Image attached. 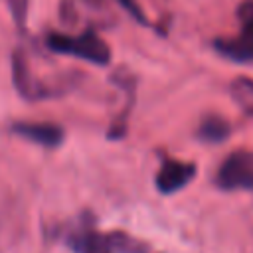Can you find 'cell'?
Here are the masks:
<instances>
[{
  "instance_id": "obj_1",
  "label": "cell",
  "mask_w": 253,
  "mask_h": 253,
  "mask_svg": "<svg viewBox=\"0 0 253 253\" xmlns=\"http://www.w3.org/2000/svg\"><path fill=\"white\" fill-rule=\"evenodd\" d=\"M47 45L51 51H57L63 55H73V57H79V59H85V61H91L97 65H107L111 59L109 45L91 30L81 36L49 34Z\"/></svg>"
},
{
  "instance_id": "obj_2",
  "label": "cell",
  "mask_w": 253,
  "mask_h": 253,
  "mask_svg": "<svg viewBox=\"0 0 253 253\" xmlns=\"http://www.w3.org/2000/svg\"><path fill=\"white\" fill-rule=\"evenodd\" d=\"M215 182L223 190H253V152H231L221 162Z\"/></svg>"
},
{
  "instance_id": "obj_3",
  "label": "cell",
  "mask_w": 253,
  "mask_h": 253,
  "mask_svg": "<svg viewBox=\"0 0 253 253\" xmlns=\"http://www.w3.org/2000/svg\"><path fill=\"white\" fill-rule=\"evenodd\" d=\"M196 176V166L192 162H182V160H164L158 174H156V188L162 194H174L188 186L192 178Z\"/></svg>"
},
{
  "instance_id": "obj_4",
  "label": "cell",
  "mask_w": 253,
  "mask_h": 253,
  "mask_svg": "<svg viewBox=\"0 0 253 253\" xmlns=\"http://www.w3.org/2000/svg\"><path fill=\"white\" fill-rule=\"evenodd\" d=\"M14 132H18L20 136L42 144V146H59L63 140V128H59L53 123H16L14 125Z\"/></svg>"
},
{
  "instance_id": "obj_5",
  "label": "cell",
  "mask_w": 253,
  "mask_h": 253,
  "mask_svg": "<svg viewBox=\"0 0 253 253\" xmlns=\"http://www.w3.org/2000/svg\"><path fill=\"white\" fill-rule=\"evenodd\" d=\"M69 247L75 253H113L111 237L95 231V229H77L67 239Z\"/></svg>"
},
{
  "instance_id": "obj_6",
  "label": "cell",
  "mask_w": 253,
  "mask_h": 253,
  "mask_svg": "<svg viewBox=\"0 0 253 253\" xmlns=\"http://www.w3.org/2000/svg\"><path fill=\"white\" fill-rule=\"evenodd\" d=\"M215 49L225 55L231 61L237 63H249L253 61V40L247 38L245 34H239L235 38H225L215 42Z\"/></svg>"
},
{
  "instance_id": "obj_7",
  "label": "cell",
  "mask_w": 253,
  "mask_h": 253,
  "mask_svg": "<svg viewBox=\"0 0 253 253\" xmlns=\"http://www.w3.org/2000/svg\"><path fill=\"white\" fill-rule=\"evenodd\" d=\"M229 91H231L233 101L241 107V111L247 113L249 117H253V79L237 77V79H233Z\"/></svg>"
},
{
  "instance_id": "obj_8",
  "label": "cell",
  "mask_w": 253,
  "mask_h": 253,
  "mask_svg": "<svg viewBox=\"0 0 253 253\" xmlns=\"http://www.w3.org/2000/svg\"><path fill=\"white\" fill-rule=\"evenodd\" d=\"M229 134V125L219 117H208L200 125V138L206 142H221Z\"/></svg>"
},
{
  "instance_id": "obj_9",
  "label": "cell",
  "mask_w": 253,
  "mask_h": 253,
  "mask_svg": "<svg viewBox=\"0 0 253 253\" xmlns=\"http://www.w3.org/2000/svg\"><path fill=\"white\" fill-rule=\"evenodd\" d=\"M237 16H239V24H241V34H245L247 38L253 40V0L241 2Z\"/></svg>"
},
{
  "instance_id": "obj_10",
  "label": "cell",
  "mask_w": 253,
  "mask_h": 253,
  "mask_svg": "<svg viewBox=\"0 0 253 253\" xmlns=\"http://www.w3.org/2000/svg\"><path fill=\"white\" fill-rule=\"evenodd\" d=\"M10 2V6H12V12H14V18L18 20V22H22L24 20V16H26V8H28V0H8Z\"/></svg>"
}]
</instances>
